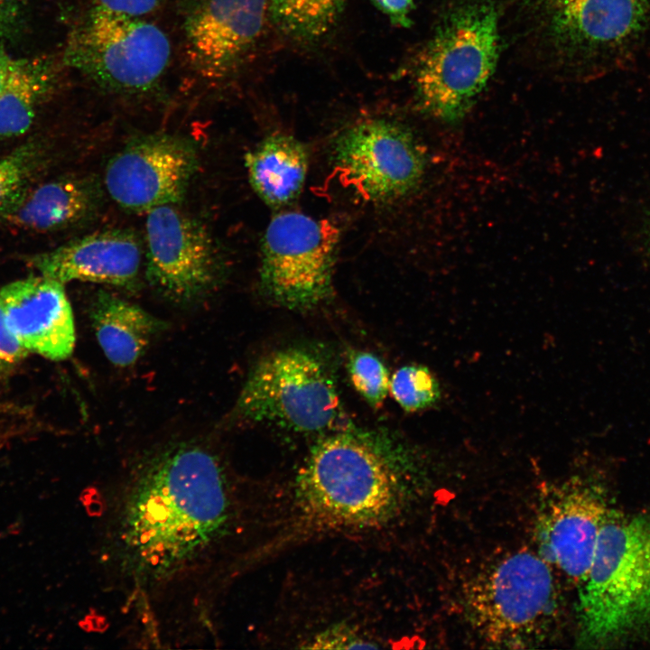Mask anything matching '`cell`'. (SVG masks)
<instances>
[{
	"label": "cell",
	"mask_w": 650,
	"mask_h": 650,
	"mask_svg": "<svg viewBox=\"0 0 650 650\" xmlns=\"http://www.w3.org/2000/svg\"><path fill=\"white\" fill-rule=\"evenodd\" d=\"M229 513L228 480L216 454L190 441L156 449L134 469L122 497L123 562L142 580L164 579L209 552Z\"/></svg>",
	"instance_id": "cell-1"
},
{
	"label": "cell",
	"mask_w": 650,
	"mask_h": 650,
	"mask_svg": "<svg viewBox=\"0 0 650 650\" xmlns=\"http://www.w3.org/2000/svg\"><path fill=\"white\" fill-rule=\"evenodd\" d=\"M400 464L383 440L361 432H337L312 448L298 478L304 510L339 525L389 519L404 498Z\"/></svg>",
	"instance_id": "cell-2"
},
{
	"label": "cell",
	"mask_w": 650,
	"mask_h": 650,
	"mask_svg": "<svg viewBox=\"0 0 650 650\" xmlns=\"http://www.w3.org/2000/svg\"><path fill=\"white\" fill-rule=\"evenodd\" d=\"M580 647L603 648L650 629V520L608 514L579 586Z\"/></svg>",
	"instance_id": "cell-3"
},
{
	"label": "cell",
	"mask_w": 650,
	"mask_h": 650,
	"mask_svg": "<svg viewBox=\"0 0 650 650\" xmlns=\"http://www.w3.org/2000/svg\"><path fill=\"white\" fill-rule=\"evenodd\" d=\"M498 51L494 3L473 0L451 7L418 60L413 82L422 107L445 121L460 119L494 73Z\"/></svg>",
	"instance_id": "cell-4"
},
{
	"label": "cell",
	"mask_w": 650,
	"mask_h": 650,
	"mask_svg": "<svg viewBox=\"0 0 650 650\" xmlns=\"http://www.w3.org/2000/svg\"><path fill=\"white\" fill-rule=\"evenodd\" d=\"M552 566L529 551L513 552L479 573L468 590L472 626L492 644L526 647L549 635L558 615Z\"/></svg>",
	"instance_id": "cell-5"
},
{
	"label": "cell",
	"mask_w": 650,
	"mask_h": 650,
	"mask_svg": "<svg viewBox=\"0 0 650 650\" xmlns=\"http://www.w3.org/2000/svg\"><path fill=\"white\" fill-rule=\"evenodd\" d=\"M234 414L244 421L272 422L303 432L341 429L345 422L326 364L297 348L275 350L255 365Z\"/></svg>",
	"instance_id": "cell-6"
},
{
	"label": "cell",
	"mask_w": 650,
	"mask_h": 650,
	"mask_svg": "<svg viewBox=\"0 0 650 650\" xmlns=\"http://www.w3.org/2000/svg\"><path fill=\"white\" fill-rule=\"evenodd\" d=\"M170 55L153 23L95 5L70 36L64 60L107 89L142 92L157 83Z\"/></svg>",
	"instance_id": "cell-7"
},
{
	"label": "cell",
	"mask_w": 650,
	"mask_h": 650,
	"mask_svg": "<svg viewBox=\"0 0 650 650\" xmlns=\"http://www.w3.org/2000/svg\"><path fill=\"white\" fill-rule=\"evenodd\" d=\"M339 228L328 219L298 211L276 214L262 243L261 283L269 296L290 309H310L331 292Z\"/></svg>",
	"instance_id": "cell-8"
},
{
	"label": "cell",
	"mask_w": 650,
	"mask_h": 650,
	"mask_svg": "<svg viewBox=\"0 0 650 650\" xmlns=\"http://www.w3.org/2000/svg\"><path fill=\"white\" fill-rule=\"evenodd\" d=\"M198 162L195 145L185 137L144 135L130 141L110 159L105 187L121 208L147 213L182 200Z\"/></svg>",
	"instance_id": "cell-9"
},
{
	"label": "cell",
	"mask_w": 650,
	"mask_h": 650,
	"mask_svg": "<svg viewBox=\"0 0 650 650\" xmlns=\"http://www.w3.org/2000/svg\"><path fill=\"white\" fill-rule=\"evenodd\" d=\"M145 221L146 277L162 294L190 302L217 284L219 260L205 228L176 205L148 211Z\"/></svg>",
	"instance_id": "cell-10"
},
{
	"label": "cell",
	"mask_w": 650,
	"mask_h": 650,
	"mask_svg": "<svg viewBox=\"0 0 650 650\" xmlns=\"http://www.w3.org/2000/svg\"><path fill=\"white\" fill-rule=\"evenodd\" d=\"M338 168L362 195L376 201L403 196L424 172L423 152L412 134L385 119H367L348 128L334 149Z\"/></svg>",
	"instance_id": "cell-11"
},
{
	"label": "cell",
	"mask_w": 650,
	"mask_h": 650,
	"mask_svg": "<svg viewBox=\"0 0 650 650\" xmlns=\"http://www.w3.org/2000/svg\"><path fill=\"white\" fill-rule=\"evenodd\" d=\"M543 31L564 54L617 57L643 35L650 0H527Z\"/></svg>",
	"instance_id": "cell-12"
},
{
	"label": "cell",
	"mask_w": 650,
	"mask_h": 650,
	"mask_svg": "<svg viewBox=\"0 0 650 650\" xmlns=\"http://www.w3.org/2000/svg\"><path fill=\"white\" fill-rule=\"evenodd\" d=\"M609 511L604 492L595 484L577 479L556 488L537 517L538 554L579 587Z\"/></svg>",
	"instance_id": "cell-13"
},
{
	"label": "cell",
	"mask_w": 650,
	"mask_h": 650,
	"mask_svg": "<svg viewBox=\"0 0 650 650\" xmlns=\"http://www.w3.org/2000/svg\"><path fill=\"white\" fill-rule=\"evenodd\" d=\"M266 20L267 0H190L184 33L191 63L209 79L230 75L260 40Z\"/></svg>",
	"instance_id": "cell-14"
},
{
	"label": "cell",
	"mask_w": 650,
	"mask_h": 650,
	"mask_svg": "<svg viewBox=\"0 0 650 650\" xmlns=\"http://www.w3.org/2000/svg\"><path fill=\"white\" fill-rule=\"evenodd\" d=\"M0 304L12 332L28 351L51 360L69 358L76 335L64 283L42 274L0 289Z\"/></svg>",
	"instance_id": "cell-15"
},
{
	"label": "cell",
	"mask_w": 650,
	"mask_h": 650,
	"mask_svg": "<svg viewBox=\"0 0 650 650\" xmlns=\"http://www.w3.org/2000/svg\"><path fill=\"white\" fill-rule=\"evenodd\" d=\"M141 261L138 239L125 229L92 233L31 260L40 274L62 283L82 281L129 290L136 286Z\"/></svg>",
	"instance_id": "cell-16"
},
{
	"label": "cell",
	"mask_w": 650,
	"mask_h": 650,
	"mask_svg": "<svg viewBox=\"0 0 650 650\" xmlns=\"http://www.w3.org/2000/svg\"><path fill=\"white\" fill-rule=\"evenodd\" d=\"M101 199V189L96 181L58 180L33 190L24 189L0 210V220L29 230H57L94 216Z\"/></svg>",
	"instance_id": "cell-17"
},
{
	"label": "cell",
	"mask_w": 650,
	"mask_h": 650,
	"mask_svg": "<svg viewBox=\"0 0 650 650\" xmlns=\"http://www.w3.org/2000/svg\"><path fill=\"white\" fill-rule=\"evenodd\" d=\"M97 340L115 366L134 365L165 323L136 304L100 291L90 310Z\"/></svg>",
	"instance_id": "cell-18"
},
{
	"label": "cell",
	"mask_w": 650,
	"mask_h": 650,
	"mask_svg": "<svg viewBox=\"0 0 650 650\" xmlns=\"http://www.w3.org/2000/svg\"><path fill=\"white\" fill-rule=\"evenodd\" d=\"M250 183L268 205L279 207L301 192L308 169L303 145L292 136L274 134L246 155Z\"/></svg>",
	"instance_id": "cell-19"
},
{
	"label": "cell",
	"mask_w": 650,
	"mask_h": 650,
	"mask_svg": "<svg viewBox=\"0 0 650 650\" xmlns=\"http://www.w3.org/2000/svg\"><path fill=\"white\" fill-rule=\"evenodd\" d=\"M51 87V72L38 60H10L0 90V136L24 134Z\"/></svg>",
	"instance_id": "cell-20"
},
{
	"label": "cell",
	"mask_w": 650,
	"mask_h": 650,
	"mask_svg": "<svg viewBox=\"0 0 650 650\" xmlns=\"http://www.w3.org/2000/svg\"><path fill=\"white\" fill-rule=\"evenodd\" d=\"M346 0H267L269 21L297 43H314L339 22Z\"/></svg>",
	"instance_id": "cell-21"
},
{
	"label": "cell",
	"mask_w": 650,
	"mask_h": 650,
	"mask_svg": "<svg viewBox=\"0 0 650 650\" xmlns=\"http://www.w3.org/2000/svg\"><path fill=\"white\" fill-rule=\"evenodd\" d=\"M390 391L406 412H417L432 405L440 395L438 383L428 368L407 365L395 372Z\"/></svg>",
	"instance_id": "cell-22"
},
{
	"label": "cell",
	"mask_w": 650,
	"mask_h": 650,
	"mask_svg": "<svg viewBox=\"0 0 650 650\" xmlns=\"http://www.w3.org/2000/svg\"><path fill=\"white\" fill-rule=\"evenodd\" d=\"M348 370L357 392L371 407L380 408L390 390L389 374L384 363L369 352L353 351Z\"/></svg>",
	"instance_id": "cell-23"
},
{
	"label": "cell",
	"mask_w": 650,
	"mask_h": 650,
	"mask_svg": "<svg viewBox=\"0 0 650 650\" xmlns=\"http://www.w3.org/2000/svg\"><path fill=\"white\" fill-rule=\"evenodd\" d=\"M36 159L35 150L21 147L0 159V210L25 189Z\"/></svg>",
	"instance_id": "cell-24"
},
{
	"label": "cell",
	"mask_w": 650,
	"mask_h": 650,
	"mask_svg": "<svg viewBox=\"0 0 650 650\" xmlns=\"http://www.w3.org/2000/svg\"><path fill=\"white\" fill-rule=\"evenodd\" d=\"M27 353L9 328L0 304V371L14 367Z\"/></svg>",
	"instance_id": "cell-25"
},
{
	"label": "cell",
	"mask_w": 650,
	"mask_h": 650,
	"mask_svg": "<svg viewBox=\"0 0 650 650\" xmlns=\"http://www.w3.org/2000/svg\"><path fill=\"white\" fill-rule=\"evenodd\" d=\"M314 643L315 648H375V645L358 637L347 628H334L328 630L322 636H319Z\"/></svg>",
	"instance_id": "cell-26"
},
{
	"label": "cell",
	"mask_w": 650,
	"mask_h": 650,
	"mask_svg": "<svg viewBox=\"0 0 650 650\" xmlns=\"http://www.w3.org/2000/svg\"><path fill=\"white\" fill-rule=\"evenodd\" d=\"M395 26L409 28L410 17L414 9V0H369Z\"/></svg>",
	"instance_id": "cell-27"
},
{
	"label": "cell",
	"mask_w": 650,
	"mask_h": 650,
	"mask_svg": "<svg viewBox=\"0 0 650 650\" xmlns=\"http://www.w3.org/2000/svg\"><path fill=\"white\" fill-rule=\"evenodd\" d=\"M161 0H97V6L105 10L138 18L153 11Z\"/></svg>",
	"instance_id": "cell-28"
},
{
	"label": "cell",
	"mask_w": 650,
	"mask_h": 650,
	"mask_svg": "<svg viewBox=\"0 0 650 650\" xmlns=\"http://www.w3.org/2000/svg\"><path fill=\"white\" fill-rule=\"evenodd\" d=\"M10 60L5 52L0 50V90L5 79Z\"/></svg>",
	"instance_id": "cell-29"
},
{
	"label": "cell",
	"mask_w": 650,
	"mask_h": 650,
	"mask_svg": "<svg viewBox=\"0 0 650 650\" xmlns=\"http://www.w3.org/2000/svg\"><path fill=\"white\" fill-rule=\"evenodd\" d=\"M2 5H3V0H0V14H1V7H2Z\"/></svg>",
	"instance_id": "cell-30"
}]
</instances>
